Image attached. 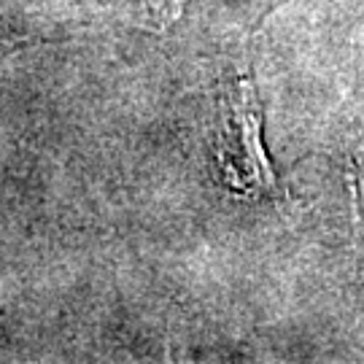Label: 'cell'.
<instances>
[{"label":"cell","mask_w":364,"mask_h":364,"mask_svg":"<svg viewBox=\"0 0 364 364\" xmlns=\"http://www.w3.org/2000/svg\"><path fill=\"white\" fill-rule=\"evenodd\" d=\"M264 108L257 97L254 78L240 76L235 90L224 92V130H221L219 162L224 165L227 183L251 192H273L278 181L262 146Z\"/></svg>","instance_id":"obj_1"},{"label":"cell","mask_w":364,"mask_h":364,"mask_svg":"<svg viewBox=\"0 0 364 364\" xmlns=\"http://www.w3.org/2000/svg\"><path fill=\"white\" fill-rule=\"evenodd\" d=\"M353 183V208H356V224L364 235V162L359 165V170L351 176Z\"/></svg>","instance_id":"obj_2"}]
</instances>
